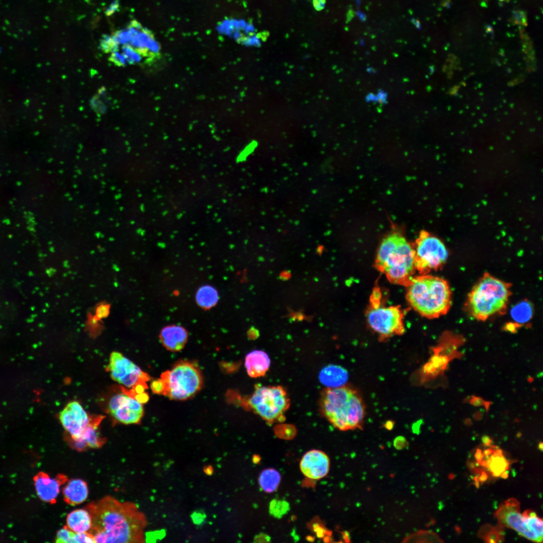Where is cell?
<instances>
[{
    "label": "cell",
    "mask_w": 543,
    "mask_h": 543,
    "mask_svg": "<svg viewBox=\"0 0 543 543\" xmlns=\"http://www.w3.org/2000/svg\"><path fill=\"white\" fill-rule=\"evenodd\" d=\"M92 526L89 532L96 542L136 543L144 541V515L133 503L120 502L106 496L88 504Z\"/></svg>",
    "instance_id": "cell-1"
},
{
    "label": "cell",
    "mask_w": 543,
    "mask_h": 543,
    "mask_svg": "<svg viewBox=\"0 0 543 543\" xmlns=\"http://www.w3.org/2000/svg\"><path fill=\"white\" fill-rule=\"evenodd\" d=\"M101 46L106 53L112 54L124 66L137 63L143 58H152L159 50L152 33L136 21L105 37Z\"/></svg>",
    "instance_id": "cell-2"
},
{
    "label": "cell",
    "mask_w": 543,
    "mask_h": 543,
    "mask_svg": "<svg viewBox=\"0 0 543 543\" xmlns=\"http://www.w3.org/2000/svg\"><path fill=\"white\" fill-rule=\"evenodd\" d=\"M414 254L413 244L402 233L395 230L383 239L375 265L390 283L406 287L416 271Z\"/></svg>",
    "instance_id": "cell-3"
},
{
    "label": "cell",
    "mask_w": 543,
    "mask_h": 543,
    "mask_svg": "<svg viewBox=\"0 0 543 543\" xmlns=\"http://www.w3.org/2000/svg\"><path fill=\"white\" fill-rule=\"evenodd\" d=\"M320 406L323 415L338 429L362 428L365 406L356 390L345 386L327 388L322 393Z\"/></svg>",
    "instance_id": "cell-4"
},
{
    "label": "cell",
    "mask_w": 543,
    "mask_h": 543,
    "mask_svg": "<svg viewBox=\"0 0 543 543\" xmlns=\"http://www.w3.org/2000/svg\"><path fill=\"white\" fill-rule=\"evenodd\" d=\"M406 298L421 316L433 319L447 313L451 304V292L447 282L429 274L413 277L406 286Z\"/></svg>",
    "instance_id": "cell-5"
},
{
    "label": "cell",
    "mask_w": 543,
    "mask_h": 543,
    "mask_svg": "<svg viewBox=\"0 0 543 543\" xmlns=\"http://www.w3.org/2000/svg\"><path fill=\"white\" fill-rule=\"evenodd\" d=\"M511 284L486 273L469 293L467 309L474 319L485 321L496 314L504 313L511 294Z\"/></svg>",
    "instance_id": "cell-6"
},
{
    "label": "cell",
    "mask_w": 543,
    "mask_h": 543,
    "mask_svg": "<svg viewBox=\"0 0 543 543\" xmlns=\"http://www.w3.org/2000/svg\"><path fill=\"white\" fill-rule=\"evenodd\" d=\"M162 395L174 400H186L203 388L204 378L199 367L193 362L180 360L160 376Z\"/></svg>",
    "instance_id": "cell-7"
},
{
    "label": "cell",
    "mask_w": 543,
    "mask_h": 543,
    "mask_svg": "<svg viewBox=\"0 0 543 543\" xmlns=\"http://www.w3.org/2000/svg\"><path fill=\"white\" fill-rule=\"evenodd\" d=\"M366 317L369 325L381 340L405 332L402 309L399 306L383 305L382 293L379 288H375L370 296Z\"/></svg>",
    "instance_id": "cell-8"
},
{
    "label": "cell",
    "mask_w": 543,
    "mask_h": 543,
    "mask_svg": "<svg viewBox=\"0 0 543 543\" xmlns=\"http://www.w3.org/2000/svg\"><path fill=\"white\" fill-rule=\"evenodd\" d=\"M499 525L511 528L525 538L536 542L542 541L543 522L530 510L520 512L519 502L510 498L501 504L495 513Z\"/></svg>",
    "instance_id": "cell-9"
},
{
    "label": "cell",
    "mask_w": 543,
    "mask_h": 543,
    "mask_svg": "<svg viewBox=\"0 0 543 543\" xmlns=\"http://www.w3.org/2000/svg\"><path fill=\"white\" fill-rule=\"evenodd\" d=\"M247 406L269 424L281 422L290 406V399L281 386L257 385L247 400Z\"/></svg>",
    "instance_id": "cell-10"
},
{
    "label": "cell",
    "mask_w": 543,
    "mask_h": 543,
    "mask_svg": "<svg viewBox=\"0 0 543 543\" xmlns=\"http://www.w3.org/2000/svg\"><path fill=\"white\" fill-rule=\"evenodd\" d=\"M413 246L415 267L420 275L439 269L447 260L448 253L444 244L426 231L420 232Z\"/></svg>",
    "instance_id": "cell-11"
},
{
    "label": "cell",
    "mask_w": 543,
    "mask_h": 543,
    "mask_svg": "<svg viewBox=\"0 0 543 543\" xmlns=\"http://www.w3.org/2000/svg\"><path fill=\"white\" fill-rule=\"evenodd\" d=\"M108 367L112 378L128 388L146 384L149 379L147 374L119 352L111 354Z\"/></svg>",
    "instance_id": "cell-12"
},
{
    "label": "cell",
    "mask_w": 543,
    "mask_h": 543,
    "mask_svg": "<svg viewBox=\"0 0 543 543\" xmlns=\"http://www.w3.org/2000/svg\"><path fill=\"white\" fill-rule=\"evenodd\" d=\"M109 410L116 420L125 424L139 423L144 414L142 404L124 394H118L111 398Z\"/></svg>",
    "instance_id": "cell-13"
},
{
    "label": "cell",
    "mask_w": 543,
    "mask_h": 543,
    "mask_svg": "<svg viewBox=\"0 0 543 543\" xmlns=\"http://www.w3.org/2000/svg\"><path fill=\"white\" fill-rule=\"evenodd\" d=\"M59 419L73 441L79 440L89 424L91 418L76 401L69 403L60 413Z\"/></svg>",
    "instance_id": "cell-14"
},
{
    "label": "cell",
    "mask_w": 543,
    "mask_h": 543,
    "mask_svg": "<svg viewBox=\"0 0 543 543\" xmlns=\"http://www.w3.org/2000/svg\"><path fill=\"white\" fill-rule=\"evenodd\" d=\"M330 461L327 455L317 449L307 451L302 457L300 468L308 478L318 480L324 477L329 470Z\"/></svg>",
    "instance_id": "cell-15"
},
{
    "label": "cell",
    "mask_w": 543,
    "mask_h": 543,
    "mask_svg": "<svg viewBox=\"0 0 543 543\" xmlns=\"http://www.w3.org/2000/svg\"><path fill=\"white\" fill-rule=\"evenodd\" d=\"M67 480L64 475L59 474L55 478H51L43 472H39L33 478L36 494L39 499L51 504L56 502L60 486Z\"/></svg>",
    "instance_id": "cell-16"
},
{
    "label": "cell",
    "mask_w": 543,
    "mask_h": 543,
    "mask_svg": "<svg viewBox=\"0 0 543 543\" xmlns=\"http://www.w3.org/2000/svg\"><path fill=\"white\" fill-rule=\"evenodd\" d=\"M159 338L163 346L168 350L177 352L182 350L188 340V333L183 327L172 325L164 327Z\"/></svg>",
    "instance_id": "cell-17"
},
{
    "label": "cell",
    "mask_w": 543,
    "mask_h": 543,
    "mask_svg": "<svg viewBox=\"0 0 543 543\" xmlns=\"http://www.w3.org/2000/svg\"><path fill=\"white\" fill-rule=\"evenodd\" d=\"M101 417L92 419L89 424L83 433L81 438L73 441L72 446L79 451L84 450L86 447L99 448L106 442L104 438L100 436L98 430V426L102 420Z\"/></svg>",
    "instance_id": "cell-18"
},
{
    "label": "cell",
    "mask_w": 543,
    "mask_h": 543,
    "mask_svg": "<svg viewBox=\"0 0 543 543\" xmlns=\"http://www.w3.org/2000/svg\"><path fill=\"white\" fill-rule=\"evenodd\" d=\"M64 501L70 505H76L84 502L88 495L86 483L80 479L67 480L62 489Z\"/></svg>",
    "instance_id": "cell-19"
},
{
    "label": "cell",
    "mask_w": 543,
    "mask_h": 543,
    "mask_svg": "<svg viewBox=\"0 0 543 543\" xmlns=\"http://www.w3.org/2000/svg\"><path fill=\"white\" fill-rule=\"evenodd\" d=\"M270 366V359L267 354L260 350H255L245 356V367L248 375L252 378L263 376Z\"/></svg>",
    "instance_id": "cell-20"
},
{
    "label": "cell",
    "mask_w": 543,
    "mask_h": 543,
    "mask_svg": "<svg viewBox=\"0 0 543 543\" xmlns=\"http://www.w3.org/2000/svg\"><path fill=\"white\" fill-rule=\"evenodd\" d=\"M319 380L329 388L341 387L347 381L348 373L342 367L330 365L325 367L319 374Z\"/></svg>",
    "instance_id": "cell-21"
},
{
    "label": "cell",
    "mask_w": 543,
    "mask_h": 543,
    "mask_svg": "<svg viewBox=\"0 0 543 543\" xmlns=\"http://www.w3.org/2000/svg\"><path fill=\"white\" fill-rule=\"evenodd\" d=\"M66 526L75 532H88L92 526L89 512L85 508L72 511L67 515Z\"/></svg>",
    "instance_id": "cell-22"
},
{
    "label": "cell",
    "mask_w": 543,
    "mask_h": 543,
    "mask_svg": "<svg viewBox=\"0 0 543 543\" xmlns=\"http://www.w3.org/2000/svg\"><path fill=\"white\" fill-rule=\"evenodd\" d=\"M56 543L95 542L94 536L89 532H75L66 526L58 530L55 538Z\"/></svg>",
    "instance_id": "cell-23"
},
{
    "label": "cell",
    "mask_w": 543,
    "mask_h": 543,
    "mask_svg": "<svg viewBox=\"0 0 543 543\" xmlns=\"http://www.w3.org/2000/svg\"><path fill=\"white\" fill-rule=\"evenodd\" d=\"M196 299L199 306L208 309L216 305L218 301L219 295L217 291L213 287L205 285L198 289Z\"/></svg>",
    "instance_id": "cell-24"
},
{
    "label": "cell",
    "mask_w": 543,
    "mask_h": 543,
    "mask_svg": "<svg viewBox=\"0 0 543 543\" xmlns=\"http://www.w3.org/2000/svg\"><path fill=\"white\" fill-rule=\"evenodd\" d=\"M281 479L279 472L273 468L264 470L258 478L260 487L267 493L274 492L278 488Z\"/></svg>",
    "instance_id": "cell-25"
},
{
    "label": "cell",
    "mask_w": 543,
    "mask_h": 543,
    "mask_svg": "<svg viewBox=\"0 0 543 543\" xmlns=\"http://www.w3.org/2000/svg\"><path fill=\"white\" fill-rule=\"evenodd\" d=\"M533 309L531 303L527 300L516 304L511 309V316L515 324L518 326L529 322L533 315Z\"/></svg>",
    "instance_id": "cell-26"
},
{
    "label": "cell",
    "mask_w": 543,
    "mask_h": 543,
    "mask_svg": "<svg viewBox=\"0 0 543 543\" xmlns=\"http://www.w3.org/2000/svg\"><path fill=\"white\" fill-rule=\"evenodd\" d=\"M290 509L289 503L284 500L274 499L270 502L269 504V514L278 519L282 518L289 511Z\"/></svg>",
    "instance_id": "cell-27"
},
{
    "label": "cell",
    "mask_w": 543,
    "mask_h": 543,
    "mask_svg": "<svg viewBox=\"0 0 543 543\" xmlns=\"http://www.w3.org/2000/svg\"><path fill=\"white\" fill-rule=\"evenodd\" d=\"M442 542L439 537L431 531H421L407 536L403 542Z\"/></svg>",
    "instance_id": "cell-28"
},
{
    "label": "cell",
    "mask_w": 543,
    "mask_h": 543,
    "mask_svg": "<svg viewBox=\"0 0 543 543\" xmlns=\"http://www.w3.org/2000/svg\"><path fill=\"white\" fill-rule=\"evenodd\" d=\"M480 535L482 536L486 541L496 542V539L497 540V541H499V539L502 538L498 530H496L492 527H488L487 525L482 528L481 531H480Z\"/></svg>",
    "instance_id": "cell-29"
},
{
    "label": "cell",
    "mask_w": 543,
    "mask_h": 543,
    "mask_svg": "<svg viewBox=\"0 0 543 543\" xmlns=\"http://www.w3.org/2000/svg\"><path fill=\"white\" fill-rule=\"evenodd\" d=\"M109 305L106 304L99 306L96 309L94 318L97 320L106 317L109 313Z\"/></svg>",
    "instance_id": "cell-30"
},
{
    "label": "cell",
    "mask_w": 543,
    "mask_h": 543,
    "mask_svg": "<svg viewBox=\"0 0 543 543\" xmlns=\"http://www.w3.org/2000/svg\"><path fill=\"white\" fill-rule=\"evenodd\" d=\"M469 402L471 405L475 406H484L487 410H488L490 405V403H489V402L485 401L484 399L480 397L474 396H471V398L469 401Z\"/></svg>",
    "instance_id": "cell-31"
},
{
    "label": "cell",
    "mask_w": 543,
    "mask_h": 543,
    "mask_svg": "<svg viewBox=\"0 0 543 543\" xmlns=\"http://www.w3.org/2000/svg\"><path fill=\"white\" fill-rule=\"evenodd\" d=\"M513 21L516 24L521 25H526V18L525 15L522 11H515L513 13Z\"/></svg>",
    "instance_id": "cell-32"
},
{
    "label": "cell",
    "mask_w": 543,
    "mask_h": 543,
    "mask_svg": "<svg viewBox=\"0 0 543 543\" xmlns=\"http://www.w3.org/2000/svg\"><path fill=\"white\" fill-rule=\"evenodd\" d=\"M152 391L156 394L162 395L163 386L160 379H158L152 382L150 384Z\"/></svg>",
    "instance_id": "cell-33"
},
{
    "label": "cell",
    "mask_w": 543,
    "mask_h": 543,
    "mask_svg": "<svg viewBox=\"0 0 543 543\" xmlns=\"http://www.w3.org/2000/svg\"><path fill=\"white\" fill-rule=\"evenodd\" d=\"M407 443L406 440L403 437H398L396 438L394 441V446L396 448L399 450L406 447Z\"/></svg>",
    "instance_id": "cell-34"
},
{
    "label": "cell",
    "mask_w": 543,
    "mask_h": 543,
    "mask_svg": "<svg viewBox=\"0 0 543 543\" xmlns=\"http://www.w3.org/2000/svg\"><path fill=\"white\" fill-rule=\"evenodd\" d=\"M133 398L142 404L147 402L149 400V396L145 392L142 393L135 394Z\"/></svg>",
    "instance_id": "cell-35"
},
{
    "label": "cell",
    "mask_w": 543,
    "mask_h": 543,
    "mask_svg": "<svg viewBox=\"0 0 543 543\" xmlns=\"http://www.w3.org/2000/svg\"><path fill=\"white\" fill-rule=\"evenodd\" d=\"M270 537L268 535L263 533L257 534L254 538V541L258 542H267L270 541Z\"/></svg>",
    "instance_id": "cell-36"
},
{
    "label": "cell",
    "mask_w": 543,
    "mask_h": 543,
    "mask_svg": "<svg viewBox=\"0 0 543 543\" xmlns=\"http://www.w3.org/2000/svg\"><path fill=\"white\" fill-rule=\"evenodd\" d=\"M201 514L199 513H194L193 514V519L195 523H201L202 521L203 518L202 516L201 517H199Z\"/></svg>",
    "instance_id": "cell-37"
},
{
    "label": "cell",
    "mask_w": 543,
    "mask_h": 543,
    "mask_svg": "<svg viewBox=\"0 0 543 543\" xmlns=\"http://www.w3.org/2000/svg\"><path fill=\"white\" fill-rule=\"evenodd\" d=\"M313 1L318 5L325 6L326 0H313Z\"/></svg>",
    "instance_id": "cell-38"
},
{
    "label": "cell",
    "mask_w": 543,
    "mask_h": 543,
    "mask_svg": "<svg viewBox=\"0 0 543 543\" xmlns=\"http://www.w3.org/2000/svg\"><path fill=\"white\" fill-rule=\"evenodd\" d=\"M385 426H386V428L387 429H388L389 430H391L393 427V424L391 422H387V424Z\"/></svg>",
    "instance_id": "cell-39"
}]
</instances>
